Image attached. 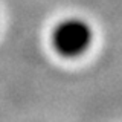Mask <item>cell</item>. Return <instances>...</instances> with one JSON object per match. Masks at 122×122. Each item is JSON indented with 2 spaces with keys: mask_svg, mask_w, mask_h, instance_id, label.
Instances as JSON below:
<instances>
[{
  "mask_svg": "<svg viewBox=\"0 0 122 122\" xmlns=\"http://www.w3.org/2000/svg\"><path fill=\"white\" fill-rule=\"evenodd\" d=\"M52 40L60 53L66 56H75L84 52L90 44L92 30L86 21L79 18H69L55 28Z\"/></svg>",
  "mask_w": 122,
  "mask_h": 122,
  "instance_id": "1",
  "label": "cell"
}]
</instances>
